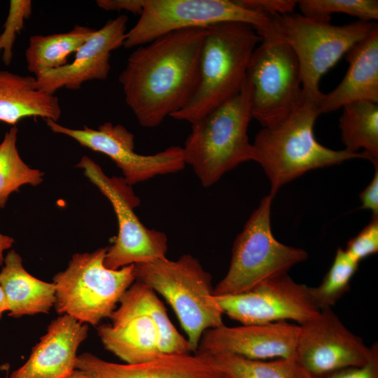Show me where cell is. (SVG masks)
<instances>
[{
    "label": "cell",
    "mask_w": 378,
    "mask_h": 378,
    "mask_svg": "<svg viewBox=\"0 0 378 378\" xmlns=\"http://www.w3.org/2000/svg\"><path fill=\"white\" fill-rule=\"evenodd\" d=\"M206 28L172 31L137 47L119 76L139 123L155 127L186 104L197 83Z\"/></svg>",
    "instance_id": "1"
},
{
    "label": "cell",
    "mask_w": 378,
    "mask_h": 378,
    "mask_svg": "<svg viewBox=\"0 0 378 378\" xmlns=\"http://www.w3.org/2000/svg\"><path fill=\"white\" fill-rule=\"evenodd\" d=\"M321 115L317 104L307 99L279 122L262 127L252 144L253 160L268 177L272 196L284 184L308 171L371 158L364 151L351 153L321 145L314 135V124Z\"/></svg>",
    "instance_id": "2"
},
{
    "label": "cell",
    "mask_w": 378,
    "mask_h": 378,
    "mask_svg": "<svg viewBox=\"0 0 378 378\" xmlns=\"http://www.w3.org/2000/svg\"><path fill=\"white\" fill-rule=\"evenodd\" d=\"M261 39L253 27L244 23L208 27L195 89L183 108L171 117L192 124L239 92L252 54Z\"/></svg>",
    "instance_id": "3"
},
{
    "label": "cell",
    "mask_w": 378,
    "mask_h": 378,
    "mask_svg": "<svg viewBox=\"0 0 378 378\" xmlns=\"http://www.w3.org/2000/svg\"><path fill=\"white\" fill-rule=\"evenodd\" d=\"M252 119L248 81L236 95L191 124L182 148L186 164L204 187L216 183L239 164L253 160L247 134Z\"/></svg>",
    "instance_id": "4"
},
{
    "label": "cell",
    "mask_w": 378,
    "mask_h": 378,
    "mask_svg": "<svg viewBox=\"0 0 378 378\" xmlns=\"http://www.w3.org/2000/svg\"><path fill=\"white\" fill-rule=\"evenodd\" d=\"M269 27L257 33L286 42L293 50L300 69L304 98L318 103L322 76L356 43L368 36L377 23L358 20L344 25L289 13L272 17Z\"/></svg>",
    "instance_id": "5"
},
{
    "label": "cell",
    "mask_w": 378,
    "mask_h": 378,
    "mask_svg": "<svg viewBox=\"0 0 378 378\" xmlns=\"http://www.w3.org/2000/svg\"><path fill=\"white\" fill-rule=\"evenodd\" d=\"M134 265L136 281L146 284L172 307L192 352H196L206 330L224 324L223 313L214 295L212 277L192 255Z\"/></svg>",
    "instance_id": "6"
},
{
    "label": "cell",
    "mask_w": 378,
    "mask_h": 378,
    "mask_svg": "<svg viewBox=\"0 0 378 378\" xmlns=\"http://www.w3.org/2000/svg\"><path fill=\"white\" fill-rule=\"evenodd\" d=\"M107 248L73 255L67 268L54 276L55 308L83 323L109 318L136 281L134 265L111 270L104 264Z\"/></svg>",
    "instance_id": "7"
},
{
    "label": "cell",
    "mask_w": 378,
    "mask_h": 378,
    "mask_svg": "<svg viewBox=\"0 0 378 378\" xmlns=\"http://www.w3.org/2000/svg\"><path fill=\"white\" fill-rule=\"evenodd\" d=\"M273 198L269 194L261 200L236 237L228 270L214 287L215 296L248 291L267 279L288 274L294 265L307 259L306 251L284 244L273 235Z\"/></svg>",
    "instance_id": "8"
},
{
    "label": "cell",
    "mask_w": 378,
    "mask_h": 378,
    "mask_svg": "<svg viewBox=\"0 0 378 378\" xmlns=\"http://www.w3.org/2000/svg\"><path fill=\"white\" fill-rule=\"evenodd\" d=\"M246 74L251 113L262 127L283 120L305 99L298 59L291 48L273 36H262Z\"/></svg>",
    "instance_id": "9"
},
{
    "label": "cell",
    "mask_w": 378,
    "mask_h": 378,
    "mask_svg": "<svg viewBox=\"0 0 378 378\" xmlns=\"http://www.w3.org/2000/svg\"><path fill=\"white\" fill-rule=\"evenodd\" d=\"M223 22L244 23L259 31L268 27L270 19L238 0H144L142 13L127 31L123 46L137 48L172 31Z\"/></svg>",
    "instance_id": "10"
},
{
    "label": "cell",
    "mask_w": 378,
    "mask_h": 378,
    "mask_svg": "<svg viewBox=\"0 0 378 378\" xmlns=\"http://www.w3.org/2000/svg\"><path fill=\"white\" fill-rule=\"evenodd\" d=\"M111 203L116 215L118 232L113 244L107 248L104 264L118 270L125 266L146 262L167 257L166 234L148 229L139 220L134 209L139 199L123 178L107 176L99 165L83 156L76 165Z\"/></svg>",
    "instance_id": "11"
},
{
    "label": "cell",
    "mask_w": 378,
    "mask_h": 378,
    "mask_svg": "<svg viewBox=\"0 0 378 378\" xmlns=\"http://www.w3.org/2000/svg\"><path fill=\"white\" fill-rule=\"evenodd\" d=\"M215 298L223 314L241 325L288 320L302 325L320 312L310 287L295 282L288 274L267 279L248 291Z\"/></svg>",
    "instance_id": "12"
},
{
    "label": "cell",
    "mask_w": 378,
    "mask_h": 378,
    "mask_svg": "<svg viewBox=\"0 0 378 378\" xmlns=\"http://www.w3.org/2000/svg\"><path fill=\"white\" fill-rule=\"evenodd\" d=\"M46 122L52 132L68 136L81 146L109 157L130 186L158 175L176 173L186 166L180 146H170L153 155L136 153L133 134L121 125L106 122L97 130L87 126L72 129L52 120Z\"/></svg>",
    "instance_id": "13"
},
{
    "label": "cell",
    "mask_w": 378,
    "mask_h": 378,
    "mask_svg": "<svg viewBox=\"0 0 378 378\" xmlns=\"http://www.w3.org/2000/svg\"><path fill=\"white\" fill-rule=\"evenodd\" d=\"M370 346L351 332L332 308L320 310L300 325L295 360L301 370L314 377L351 366L365 364Z\"/></svg>",
    "instance_id": "14"
},
{
    "label": "cell",
    "mask_w": 378,
    "mask_h": 378,
    "mask_svg": "<svg viewBox=\"0 0 378 378\" xmlns=\"http://www.w3.org/2000/svg\"><path fill=\"white\" fill-rule=\"evenodd\" d=\"M300 325L279 321L206 330L195 353L229 354L252 360L294 358Z\"/></svg>",
    "instance_id": "15"
},
{
    "label": "cell",
    "mask_w": 378,
    "mask_h": 378,
    "mask_svg": "<svg viewBox=\"0 0 378 378\" xmlns=\"http://www.w3.org/2000/svg\"><path fill=\"white\" fill-rule=\"evenodd\" d=\"M111 323L99 325L104 346L125 363L146 362L164 355L155 326L143 304L140 284L135 281L110 316Z\"/></svg>",
    "instance_id": "16"
},
{
    "label": "cell",
    "mask_w": 378,
    "mask_h": 378,
    "mask_svg": "<svg viewBox=\"0 0 378 378\" xmlns=\"http://www.w3.org/2000/svg\"><path fill=\"white\" fill-rule=\"evenodd\" d=\"M127 22V16L121 15L95 29L75 52L71 62L36 77L38 88L54 94L61 88L78 90L87 81L106 79L111 53L123 46Z\"/></svg>",
    "instance_id": "17"
},
{
    "label": "cell",
    "mask_w": 378,
    "mask_h": 378,
    "mask_svg": "<svg viewBox=\"0 0 378 378\" xmlns=\"http://www.w3.org/2000/svg\"><path fill=\"white\" fill-rule=\"evenodd\" d=\"M76 369L89 378H223L211 356L164 354L144 363H115L92 354L77 356Z\"/></svg>",
    "instance_id": "18"
},
{
    "label": "cell",
    "mask_w": 378,
    "mask_h": 378,
    "mask_svg": "<svg viewBox=\"0 0 378 378\" xmlns=\"http://www.w3.org/2000/svg\"><path fill=\"white\" fill-rule=\"evenodd\" d=\"M88 332L86 323L67 314L59 316L9 378H66L76 370L77 350Z\"/></svg>",
    "instance_id": "19"
},
{
    "label": "cell",
    "mask_w": 378,
    "mask_h": 378,
    "mask_svg": "<svg viewBox=\"0 0 378 378\" xmlns=\"http://www.w3.org/2000/svg\"><path fill=\"white\" fill-rule=\"evenodd\" d=\"M346 73L331 92L323 93L318 107L321 114L358 102L378 103V27L345 54Z\"/></svg>",
    "instance_id": "20"
},
{
    "label": "cell",
    "mask_w": 378,
    "mask_h": 378,
    "mask_svg": "<svg viewBox=\"0 0 378 378\" xmlns=\"http://www.w3.org/2000/svg\"><path fill=\"white\" fill-rule=\"evenodd\" d=\"M59 98L40 90L35 76L0 69V121L12 126L26 118L57 122L61 116Z\"/></svg>",
    "instance_id": "21"
},
{
    "label": "cell",
    "mask_w": 378,
    "mask_h": 378,
    "mask_svg": "<svg viewBox=\"0 0 378 378\" xmlns=\"http://www.w3.org/2000/svg\"><path fill=\"white\" fill-rule=\"evenodd\" d=\"M4 262L0 286L5 295L8 315L18 318L48 314L55 302V284L39 280L27 272L21 256L15 250L8 251Z\"/></svg>",
    "instance_id": "22"
},
{
    "label": "cell",
    "mask_w": 378,
    "mask_h": 378,
    "mask_svg": "<svg viewBox=\"0 0 378 378\" xmlns=\"http://www.w3.org/2000/svg\"><path fill=\"white\" fill-rule=\"evenodd\" d=\"M95 29L76 24L64 33L33 35L25 50L27 69L37 77L68 64V57L94 32Z\"/></svg>",
    "instance_id": "23"
},
{
    "label": "cell",
    "mask_w": 378,
    "mask_h": 378,
    "mask_svg": "<svg viewBox=\"0 0 378 378\" xmlns=\"http://www.w3.org/2000/svg\"><path fill=\"white\" fill-rule=\"evenodd\" d=\"M342 108L339 127L344 149L351 153L363 149L372 164L378 162V103L358 101Z\"/></svg>",
    "instance_id": "24"
},
{
    "label": "cell",
    "mask_w": 378,
    "mask_h": 378,
    "mask_svg": "<svg viewBox=\"0 0 378 378\" xmlns=\"http://www.w3.org/2000/svg\"><path fill=\"white\" fill-rule=\"evenodd\" d=\"M18 128L12 126L0 144V207L5 206L9 195L24 184L37 186L43 174L29 167L21 158L17 148Z\"/></svg>",
    "instance_id": "25"
},
{
    "label": "cell",
    "mask_w": 378,
    "mask_h": 378,
    "mask_svg": "<svg viewBox=\"0 0 378 378\" xmlns=\"http://www.w3.org/2000/svg\"><path fill=\"white\" fill-rule=\"evenodd\" d=\"M211 356L223 378H301L302 370L294 358L269 361L229 354Z\"/></svg>",
    "instance_id": "26"
},
{
    "label": "cell",
    "mask_w": 378,
    "mask_h": 378,
    "mask_svg": "<svg viewBox=\"0 0 378 378\" xmlns=\"http://www.w3.org/2000/svg\"><path fill=\"white\" fill-rule=\"evenodd\" d=\"M359 265L342 248H338L332 264L321 284L310 287L312 297L320 310L332 308L349 290L350 281Z\"/></svg>",
    "instance_id": "27"
},
{
    "label": "cell",
    "mask_w": 378,
    "mask_h": 378,
    "mask_svg": "<svg viewBox=\"0 0 378 378\" xmlns=\"http://www.w3.org/2000/svg\"><path fill=\"white\" fill-rule=\"evenodd\" d=\"M143 304L156 329L159 347L162 354H191L189 342L176 328L168 316L166 308L156 293L139 281Z\"/></svg>",
    "instance_id": "28"
},
{
    "label": "cell",
    "mask_w": 378,
    "mask_h": 378,
    "mask_svg": "<svg viewBox=\"0 0 378 378\" xmlns=\"http://www.w3.org/2000/svg\"><path fill=\"white\" fill-rule=\"evenodd\" d=\"M301 14L330 21L332 13H345L371 21L378 19L377 0H301L297 1Z\"/></svg>",
    "instance_id": "29"
},
{
    "label": "cell",
    "mask_w": 378,
    "mask_h": 378,
    "mask_svg": "<svg viewBox=\"0 0 378 378\" xmlns=\"http://www.w3.org/2000/svg\"><path fill=\"white\" fill-rule=\"evenodd\" d=\"M32 13V2L30 0H11L7 18L4 24V31L0 34V55L5 65H10L13 57V46L17 37L24 27L25 20Z\"/></svg>",
    "instance_id": "30"
},
{
    "label": "cell",
    "mask_w": 378,
    "mask_h": 378,
    "mask_svg": "<svg viewBox=\"0 0 378 378\" xmlns=\"http://www.w3.org/2000/svg\"><path fill=\"white\" fill-rule=\"evenodd\" d=\"M359 262L378 251V216H372L368 224L351 238L344 249Z\"/></svg>",
    "instance_id": "31"
},
{
    "label": "cell",
    "mask_w": 378,
    "mask_h": 378,
    "mask_svg": "<svg viewBox=\"0 0 378 378\" xmlns=\"http://www.w3.org/2000/svg\"><path fill=\"white\" fill-rule=\"evenodd\" d=\"M315 378H378V343L370 346L369 358L363 365L340 368Z\"/></svg>",
    "instance_id": "32"
},
{
    "label": "cell",
    "mask_w": 378,
    "mask_h": 378,
    "mask_svg": "<svg viewBox=\"0 0 378 378\" xmlns=\"http://www.w3.org/2000/svg\"><path fill=\"white\" fill-rule=\"evenodd\" d=\"M244 7L259 13L267 18L293 13L297 1L290 0H238Z\"/></svg>",
    "instance_id": "33"
},
{
    "label": "cell",
    "mask_w": 378,
    "mask_h": 378,
    "mask_svg": "<svg viewBox=\"0 0 378 378\" xmlns=\"http://www.w3.org/2000/svg\"><path fill=\"white\" fill-rule=\"evenodd\" d=\"M373 164L375 169L373 178L359 197L362 202L360 209L370 210L374 216H378V162Z\"/></svg>",
    "instance_id": "34"
},
{
    "label": "cell",
    "mask_w": 378,
    "mask_h": 378,
    "mask_svg": "<svg viewBox=\"0 0 378 378\" xmlns=\"http://www.w3.org/2000/svg\"><path fill=\"white\" fill-rule=\"evenodd\" d=\"M144 0H98L97 6L105 10H126L140 15Z\"/></svg>",
    "instance_id": "35"
},
{
    "label": "cell",
    "mask_w": 378,
    "mask_h": 378,
    "mask_svg": "<svg viewBox=\"0 0 378 378\" xmlns=\"http://www.w3.org/2000/svg\"><path fill=\"white\" fill-rule=\"evenodd\" d=\"M14 242L12 237L0 233V265H2L4 261V252L9 249Z\"/></svg>",
    "instance_id": "36"
},
{
    "label": "cell",
    "mask_w": 378,
    "mask_h": 378,
    "mask_svg": "<svg viewBox=\"0 0 378 378\" xmlns=\"http://www.w3.org/2000/svg\"><path fill=\"white\" fill-rule=\"evenodd\" d=\"M8 311V305L5 298L4 293L0 286V319L3 314Z\"/></svg>",
    "instance_id": "37"
},
{
    "label": "cell",
    "mask_w": 378,
    "mask_h": 378,
    "mask_svg": "<svg viewBox=\"0 0 378 378\" xmlns=\"http://www.w3.org/2000/svg\"><path fill=\"white\" fill-rule=\"evenodd\" d=\"M66 378H89L83 372L76 369L74 372Z\"/></svg>",
    "instance_id": "38"
},
{
    "label": "cell",
    "mask_w": 378,
    "mask_h": 378,
    "mask_svg": "<svg viewBox=\"0 0 378 378\" xmlns=\"http://www.w3.org/2000/svg\"><path fill=\"white\" fill-rule=\"evenodd\" d=\"M301 378H315L302 370Z\"/></svg>",
    "instance_id": "39"
},
{
    "label": "cell",
    "mask_w": 378,
    "mask_h": 378,
    "mask_svg": "<svg viewBox=\"0 0 378 378\" xmlns=\"http://www.w3.org/2000/svg\"><path fill=\"white\" fill-rule=\"evenodd\" d=\"M6 378H8V374H7V375H6Z\"/></svg>",
    "instance_id": "40"
}]
</instances>
